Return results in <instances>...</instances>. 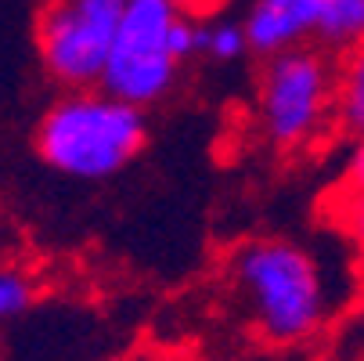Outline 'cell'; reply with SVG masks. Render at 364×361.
<instances>
[{
  "mask_svg": "<svg viewBox=\"0 0 364 361\" xmlns=\"http://www.w3.org/2000/svg\"><path fill=\"white\" fill-rule=\"evenodd\" d=\"M224 289L238 322L267 347L310 343L332 318L339 286L321 256L285 235H252L231 246Z\"/></svg>",
  "mask_w": 364,
  "mask_h": 361,
  "instance_id": "1",
  "label": "cell"
},
{
  "mask_svg": "<svg viewBox=\"0 0 364 361\" xmlns=\"http://www.w3.org/2000/svg\"><path fill=\"white\" fill-rule=\"evenodd\" d=\"M144 145V109L109 94L105 87L62 90L33 130L40 163L69 181H109L141 156Z\"/></svg>",
  "mask_w": 364,
  "mask_h": 361,
  "instance_id": "2",
  "label": "cell"
},
{
  "mask_svg": "<svg viewBox=\"0 0 364 361\" xmlns=\"http://www.w3.org/2000/svg\"><path fill=\"white\" fill-rule=\"evenodd\" d=\"M191 58H198V19L170 0H130L97 87L148 113L173 94Z\"/></svg>",
  "mask_w": 364,
  "mask_h": 361,
  "instance_id": "3",
  "label": "cell"
},
{
  "mask_svg": "<svg viewBox=\"0 0 364 361\" xmlns=\"http://www.w3.org/2000/svg\"><path fill=\"white\" fill-rule=\"evenodd\" d=\"M339 62L306 43L274 58H259L252 90V123L274 152H299L336 127Z\"/></svg>",
  "mask_w": 364,
  "mask_h": 361,
  "instance_id": "4",
  "label": "cell"
},
{
  "mask_svg": "<svg viewBox=\"0 0 364 361\" xmlns=\"http://www.w3.org/2000/svg\"><path fill=\"white\" fill-rule=\"evenodd\" d=\"M130 0H43L36 11L40 69L62 90L97 87Z\"/></svg>",
  "mask_w": 364,
  "mask_h": 361,
  "instance_id": "5",
  "label": "cell"
},
{
  "mask_svg": "<svg viewBox=\"0 0 364 361\" xmlns=\"http://www.w3.org/2000/svg\"><path fill=\"white\" fill-rule=\"evenodd\" d=\"M325 0H252L242 15L249 51L256 58H274L285 51L314 43V29Z\"/></svg>",
  "mask_w": 364,
  "mask_h": 361,
  "instance_id": "6",
  "label": "cell"
},
{
  "mask_svg": "<svg viewBox=\"0 0 364 361\" xmlns=\"http://www.w3.org/2000/svg\"><path fill=\"white\" fill-rule=\"evenodd\" d=\"M360 43H364V0H325L314 29V47H321L325 55L339 62Z\"/></svg>",
  "mask_w": 364,
  "mask_h": 361,
  "instance_id": "7",
  "label": "cell"
},
{
  "mask_svg": "<svg viewBox=\"0 0 364 361\" xmlns=\"http://www.w3.org/2000/svg\"><path fill=\"white\" fill-rule=\"evenodd\" d=\"M336 130L350 141H364V43L339 58Z\"/></svg>",
  "mask_w": 364,
  "mask_h": 361,
  "instance_id": "8",
  "label": "cell"
},
{
  "mask_svg": "<svg viewBox=\"0 0 364 361\" xmlns=\"http://www.w3.org/2000/svg\"><path fill=\"white\" fill-rule=\"evenodd\" d=\"M252 55L245 22L231 15H213V19H198V58H210L217 66H231L238 58Z\"/></svg>",
  "mask_w": 364,
  "mask_h": 361,
  "instance_id": "9",
  "label": "cell"
},
{
  "mask_svg": "<svg viewBox=\"0 0 364 361\" xmlns=\"http://www.w3.org/2000/svg\"><path fill=\"white\" fill-rule=\"evenodd\" d=\"M36 293H40V282L26 264L0 261V329L18 322L36 303Z\"/></svg>",
  "mask_w": 364,
  "mask_h": 361,
  "instance_id": "10",
  "label": "cell"
},
{
  "mask_svg": "<svg viewBox=\"0 0 364 361\" xmlns=\"http://www.w3.org/2000/svg\"><path fill=\"white\" fill-rule=\"evenodd\" d=\"M336 221H339V228L350 235V242L364 256V192L339 188V195H336Z\"/></svg>",
  "mask_w": 364,
  "mask_h": 361,
  "instance_id": "11",
  "label": "cell"
},
{
  "mask_svg": "<svg viewBox=\"0 0 364 361\" xmlns=\"http://www.w3.org/2000/svg\"><path fill=\"white\" fill-rule=\"evenodd\" d=\"M339 188L364 192V141H353V152H350V159H346V170H343V184Z\"/></svg>",
  "mask_w": 364,
  "mask_h": 361,
  "instance_id": "12",
  "label": "cell"
},
{
  "mask_svg": "<svg viewBox=\"0 0 364 361\" xmlns=\"http://www.w3.org/2000/svg\"><path fill=\"white\" fill-rule=\"evenodd\" d=\"M170 4H173L177 11L191 15V19H213V15L224 11L228 0H170Z\"/></svg>",
  "mask_w": 364,
  "mask_h": 361,
  "instance_id": "13",
  "label": "cell"
}]
</instances>
